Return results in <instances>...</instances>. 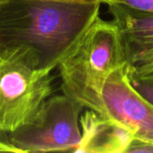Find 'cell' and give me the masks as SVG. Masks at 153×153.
<instances>
[{
	"label": "cell",
	"mask_w": 153,
	"mask_h": 153,
	"mask_svg": "<svg viewBox=\"0 0 153 153\" xmlns=\"http://www.w3.org/2000/svg\"><path fill=\"white\" fill-rule=\"evenodd\" d=\"M101 3L2 0L0 54L28 48L37 69L52 73L100 16Z\"/></svg>",
	"instance_id": "cell-1"
},
{
	"label": "cell",
	"mask_w": 153,
	"mask_h": 153,
	"mask_svg": "<svg viewBox=\"0 0 153 153\" xmlns=\"http://www.w3.org/2000/svg\"><path fill=\"white\" fill-rule=\"evenodd\" d=\"M126 63L117 25L113 20L99 16L56 67L62 91L85 108L104 115V84L110 74Z\"/></svg>",
	"instance_id": "cell-2"
},
{
	"label": "cell",
	"mask_w": 153,
	"mask_h": 153,
	"mask_svg": "<svg viewBox=\"0 0 153 153\" xmlns=\"http://www.w3.org/2000/svg\"><path fill=\"white\" fill-rule=\"evenodd\" d=\"M51 73L37 69L31 52L19 48L0 54V134L29 122L52 95Z\"/></svg>",
	"instance_id": "cell-3"
},
{
	"label": "cell",
	"mask_w": 153,
	"mask_h": 153,
	"mask_svg": "<svg viewBox=\"0 0 153 153\" xmlns=\"http://www.w3.org/2000/svg\"><path fill=\"white\" fill-rule=\"evenodd\" d=\"M84 108L64 93L51 95L29 122L4 134L5 141L20 153L75 152L82 140L80 117Z\"/></svg>",
	"instance_id": "cell-4"
},
{
	"label": "cell",
	"mask_w": 153,
	"mask_h": 153,
	"mask_svg": "<svg viewBox=\"0 0 153 153\" xmlns=\"http://www.w3.org/2000/svg\"><path fill=\"white\" fill-rule=\"evenodd\" d=\"M104 115L134 137L153 142V106L133 87L127 63L113 71L101 94Z\"/></svg>",
	"instance_id": "cell-5"
},
{
	"label": "cell",
	"mask_w": 153,
	"mask_h": 153,
	"mask_svg": "<svg viewBox=\"0 0 153 153\" xmlns=\"http://www.w3.org/2000/svg\"><path fill=\"white\" fill-rule=\"evenodd\" d=\"M119 31L127 65L153 53V12L108 4Z\"/></svg>",
	"instance_id": "cell-6"
},
{
	"label": "cell",
	"mask_w": 153,
	"mask_h": 153,
	"mask_svg": "<svg viewBox=\"0 0 153 153\" xmlns=\"http://www.w3.org/2000/svg\"><path fill=\"white\" fill-rule=\"evenodd\" d=\"M82 140L75 152L126 153L134 135L105 115L88 110L80 117Z\"/></svg>",
	"instance_id": "cell-7"
},
{
	"label": "cell",
	"mask_w": 153,
	"mask_h": 153,
	"mask_svg": "<svg viewBox=\"0 0 153 153\" xmlns=\"http://www.w3.org/2000/svg\"><path fill=\"white\" fill-rule=\"evenodd\" d=\"M129 77L134 90L153 106V72Z\"/></svg>",
	"instance_id": "cell-8"
},
{
	"label": "cell",
	"mask_w": 153,
	"mask_h": 153,
	"mask_svg": "<svg viewBox=\"0 0 153 153\" xmlns=\"http://www.w3.org/2000/svg\"><path fill=\"white\" fill-rule=\"evenodd\" d=\"M129 76H136L153 72V53L139 58L131 65H127Z\"/></svg>",
	"instance_id": "cell-9"
},
{
	"label": "cell",
	"mask_w": 153,
	"mask_h": 153,
	"mask_svg": "<svg viewBox=\"0 0 153 153\" xmlns=\"http://www.w3.org/2000/svg\"><path fill=\"white\" fill-rule=\"evenodd\" d=\"M102 4H117L135 10L153 12V0H101Z\"/></svg>",
	"instance_id": "cell-10"
},
{
	"label": "cell",
	"mask_w": 153,
	"mask_h": 153,
	"mask_svg": "<svg viewBox=\"0 0 153 153\" xmlns=\"http://www.w3.org/2000/svg\"><path fill=\"white\" fill-rule=\"evenodd\" d=\"M153 153V142L134 137L128 145L126 153Z\"/></svg>",
	"instance_id": "cell-11"
},
{
	"label": "cell",
	"mask_w": 153,
	"mask_h": 153,
	"mask_svg": "<svg viewBox=\"0 0 153 153\" xmlns=\"http://www.w3.org/2000/svg\"><path fill=\"white\" fill-rule=\"evenodd\" d=\"M0 152H3L20 153L17 149H15L14 147L10 145L6 141H3V140H0Z\"/></svg>",
	"instance_id": "cell-12"
},
{
	"label": "cell",
	"mask_w": 153,
	"mask_h": 153,
	"mask_svg": "<svg viewBox=\"0 0 153 153\" xmlns=\"http://www.w3.org/2000/svg\"><path fill=\"white\" fill-rule=\"evenodd\" d=\"M61 1H72V2H82V3H101V0H61Z\"/></svg>",
	"instance_id": "cell-13"
},
{
	"label": "cell",
	"mask_w": 153,
	"mask_h": 153,
	"mask_svg": "<svg viewBox=\"0 0 153 153\" xmlns=\"http://www.w3.org/2000/svg\"><path fill=\"white\" fill-rule=\"evenodd\" d=\"M1 1H2V0H0V2H1Z\"/></svg>",
	"instance_id": "cell-14"
}]
</instances>
